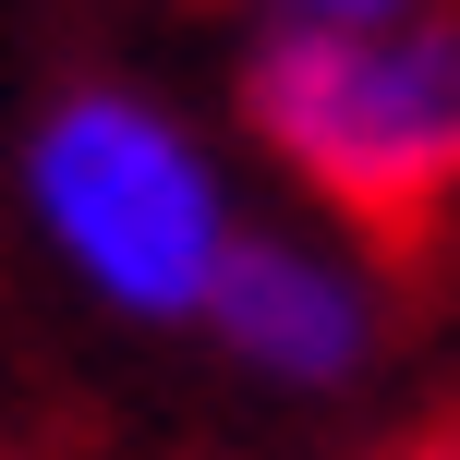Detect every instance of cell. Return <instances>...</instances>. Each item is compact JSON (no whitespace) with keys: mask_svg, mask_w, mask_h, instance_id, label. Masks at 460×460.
<instances>
[{"mask_svg":"<svg viewBox=\"0 0 460 460\" xmlns=\"http://www.w3.org/2000/svg\"><path fill=\"white\" fill-rule=\"evenodd\" d=\"M24 194L61 267L121 315H207V279L230 254V207L182 134L121 85H73L24 146Z\"/></svg>","mask_w":460,"mask_h":460,"instance_id":"2","label":"cell"},{"mask_svg":"<svg viewBox=\"0 0 460 460\" xmlns=\"http://www.w3.org/2000/svg\"><path fill=\"white\" fill-rule=\"evenodd\" d=\"M243 121L340 207H424L460 182V24H279L243 61Z\"/></svg>","mask_w":460,"mask_h":460,"instance_id":"1","label":"cell"},{"mask_svg":"<svg viewBox=\"0 0 460 460\" xmlns=\"http://www.w3.org/2000/svg\"><path fill=\"white\" fill-rule=\"evenodd\" d=\"M207 327L279 388H340L376 351V303L351 267H327L303 243H243V230H230V254L207 279Z\"/></svg>","mask_w":460,"mask_h":460,"instance_id":"3","label":"cell"},{"mask_svg":"<svg viewBox=\"0 0 460 460\" xmlns=\"http://www.w3.org/2000/svg\"><path fill=\"white\" fill-rule=\"evenodd\" d=\"M279 24H400V13H424V0H267Z\"/></svg>","mask_w":460,"mask_h":460,"instance_id":"4","label":"cell"}]
</instances>
